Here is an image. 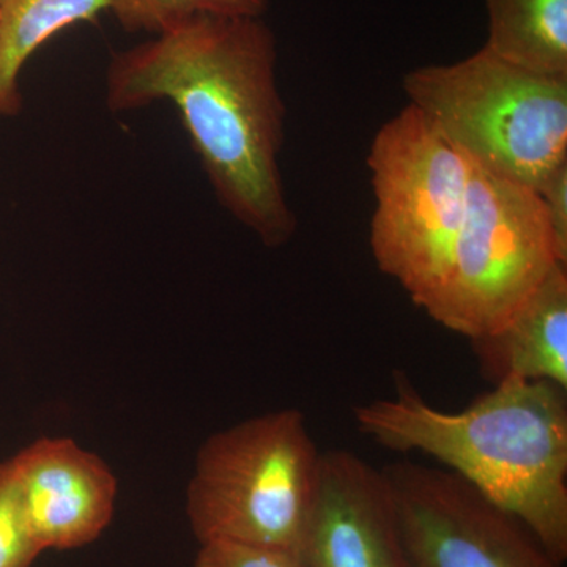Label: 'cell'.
<instances>
[{
    "mask_svg": "<svg viewBox=\"0 0 567 567\" xmlns=\"http://www.w3.org/2000/svg\"><path fill=\"white\" fill-rule=\"evenodd\" d=\"M276 62L262 18L200 14L117 52L106 71L111 112L177 107L216 199L270 249L298 229L279 167L286 106Z\"/></svg>",
    "mask_w": 567,
    "mask_h": 567,
    "instance_id": "1",
    "label": "cell"
},
{
    "mask_svg": "<svg viewBox=\"0 0 567 567\" xmlns=\"http://www.w3.org/2000/svg\"><path fill=\"white\" fill-rule=\"evenodd\" d=\"M393 398L357 405L358 429L380 446L420 451L518 518L548 554L567 559V391L509 379L457 413L394 374Z\"/></svg>",
    "mask_w": 567,
    "mask_h": 567,
    "instance_id": "2",
    "label": "cell"
},
{
    "mask_svg": "<svg viewBox=\"0 0 567 567\" xmlns=\"http://www.w3.org/2000/svg\"><path fill=\"white\" fill-rule=\"evenodd\" d=\"M320 458L300 410L249 417L197 453L186 516L199 544L234 543L290 555L311 517Z\"/></svg>",
    "mask_w": 567,
    "mask_h": 567,
    "instance_id": "3",
    "label": "cell"
},
{
    "mask_svg": "<svg viewBox=\"0 0 567 567\" xmlns=\"http://www.w3.org/2000/svg\"><path fill=\"white\" fill-rule=\"evenodd\" d=\"M402 89L410 106L488 173L537 189L567 163V76L518 69L483 47L409 71Z\"/></svg>",
    "mask_w": 567,
    "mask_h": 567,
    "instance_id": "4",
    "label": "cell"
},
{
    "mask_svg": "<svg viewBox=\"0 0 567 567\" xmlns=\"http://www.w3.org/2000/svg\"><path fill=\"white\" fill-rule=\"evenodd\" d=\"M365 163L375 196L372 257L424 311L464 219L472 163L410 104L383 123Z\"/></svg>",
    "mask_w": 567,
    "mask_h": 567,
    "instance_id": "5",
    "label": "cell"
},
{
    "mask_svg": "<svg viewBox=\"0 0 567 567\" xmlns=\"http://www.w3.org/2000/svg\"><path fill=\"white\" fill-rule=\"evenodd\" d=\"M470 163L464 219L424 312L472 341L498 330L567 262L536 189Z\"/></svg>",
    "mask_w": 567,
    "mask_h": 567,
    "instance_id": "6",
    "label": "cell"
},
{
    "mask_svg": "<svg viewBox=\"0 0 567 567\" xmlns=\"http://www.w3.org/2000/svg\"><path fill=\"white\" fill-rule=\"evenodd\" d=\"M382 470L406 567H563L518 518L450 470L410 461Z\"/></svg>",
    "mask_w": 567,
    "mask_h": 567,
    "instance_id": "7",
    "label": "cell"
},
{
    "mask_svg": "<svg viewBox=\"0 0 567 567\" xmlns=\"http://www.w3.org/2000/svg\"><path fill=\"white\" fill-rule=\"evenodd\" d=\"M298 567H406L393 492L382 468L352 451L320 458Z\"/></svg>",
    "mask_w": 567,
    "mask_h": 567,
    "instance_id": "8",
    "label": "cell"
},
{
    "mask_svg": "<svg viewBox=\"0 0 567 567\" xmlns=\"http://www.w3.org/2000/svg\"><path fill=\"white\" fill-rule=\"evenodd\" d=\"M25 517L41 550H74L110 527L118 481L71 439L41 436L10 457Z\"/></svg>",
    "mask_w": 567,
    "mask_h": 567,
    "instance_id": "9",
    "label": "cell"
},
{
    "mask_svg": "<svg viewBox=\"0 0 567 567\" xmlns=\"http://www.w3.org/2000/svg\"><path fill=\"white\" fill-rule=\"evenodd\" d=\"M470 342L492 385L544 380L567 391V265H557L498 330Z\"/></svg>",
    "mask_w": 567,
    "mask_h": 567,
    "instance_id": "10",
    "label": "cell"
},
{
    "mask_svg": "<svg viewBox=\"0 0 567 567\" xmlns=\"http://www.w3.org/2000/svg\"><path fill=\"white\" fill-rule=\"evenodd\" d=\"M488 51L518 69L567 76V0H484Z\"/></svg>",
    "mask_w": 567,
    "mask_h": 567,
    "instance_id": "11",
    "label": "cell"
},
{
    "mask_svg": "<svg viewBox=\"0 0 567 567\" xmlns=\"http://www.w3.org/2000/svg\"><path fill=\"white\" fill-rule=\"evenodd\" d=\"M110 6L111 0H0V118L20 114V74L33 52Z\"/></svg>",
    "mask_w": 567,
    "mask_h": 567,
    "instance_id": "12",
    "label": "cell"
},
{
    "mask_svg": "<svg viewBox=\"0 0 567 567\" xmlns=\"http://www.w3.org/2000/svg\"><path fill=\"white\" fill-rule=\"evenodd\" d=\"M268 0H111L123 31L158 35L200 14L212 17L262 18Z\"/></svg>",
    "mask_w": 567,
    "mask_h": 567,
    "instance_id": "13",
    "label": "cell"
},
{
    "mask_svg": "<svg viewBox=\"0 0 567 567\" xmlns=\"http://www.w3.org/2000/svg\"><path fill=\"white\" fill-rule=\"evenodd\" d=\"M41 554L9 458L0 464V567H32Z\"/></svg>",
    "mask_w": 567,
    "mask_h": 567,
    "instance_id": "14",
    "label": "cell"
},
{
    "mask_svg": "<svg viewBox=\"0 0 567 567\" xmlns=\"http://www.w3.org/2000/svg\"><path fill=\"white\" fill-rule=\"evenodd\" d=\"M193 567H298L295 558L268 548L234 543L200 544Z\"/></svg>",
    "mask_w": 567,
    "mask_h": 567,
    "instance_id": "15",
    "label": "cell"
},
{
    "mask_svg": "<svg viewBox=\"0 0 567 567\" xmlns=\"http://www.w3.org/2000/svg\"><path fill=\"white\" fill-rule=\"evenodd\" d=\"M561 259L567 262V163L557 167L536 189Z\"/></svg>",
    "mask_w": 567,
    "mask_h": 567,
    "instance_id": "16",
    "label": "cell"
}]
</instances>
